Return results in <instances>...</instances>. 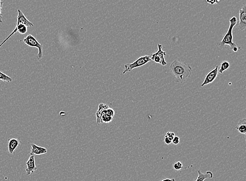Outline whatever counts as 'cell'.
Wrapping results in <instances>:
<instances>
[{"instance_id":"cell-10","label":"cell","mask_w":246,"mask_h":181,"mask_svg":"<svg viewBox=\"0 0 246 181\" xmlns=\"http://www.w3.org/2000/svg\"><path fill=\"white\" fill-rule=\"evenodd\" d=\"M30 154L33 156H39L44 154H47V149L43 147H40L36 145L34 143H32L30 145Z\"/></svg>"},{"instance_id":"cell-20","label":"cell","mask_w":246,"mask_h":181,"mask_svg":"<svg viewBox=\"0 0 246 181\" xmlns=\"http://www.w3.org/2000/svg\"><path fill=\"white\" fill-rule=\"evenodd\" d=\"M175 136H176V135L173 132H167L166 133V135H165V137H169L171 139H172V140Z\"/></svg>"},{"instance_id":"cell-22","label":"cell","mask_w":246,"mask_h":181,"mask_svg":"<svg viewBox=\"0 0 246 181\" xmlns=\"http://www.w3.org/2000/svg\"><path fill=\"white\" fill-rule=\"evenodd\" d=\"M164 141L167 145H170L172 142V139L169 138V137H164Z\"/></svg>"},{"instance_id":"cell-15","label":"cell","mask_w":246,"mask_h":181,"mask_svg":"<svg viewBox=\"0 0 246 181\" xmlns=\"http://www.w3.org/2000/svg\"><path fill=\"white\" fill-rule=\"evenodd\" d=\"M15 29H16L17 32L21 34H25L27 32V27L22 24L16 23Z\"/></svg>"},{"instance_id":"cell-4","label":"cell","mask_w":246,"mask_h":181,"mask_svg":"<svg viewBox=\"0 0 246 181\" xmlns=\"http://www.w3.org/2000/svg\"><path fill=\"white\" fill-rule=\"evenodd\" d=\"M24 44L32 47H36L38 49V53L37 55V59L38 60L42 59L43 57V44L38 42V40L32 36V35H28L23 40Z\"/></svg>"},{"instance_id":"cell-16","label":"cell","mask_w":246,"mask_h":181,"mask_svg":"<svg viewBox=\"0 0 246 181\" xmlns=\"http://www.w3.org/2000/svg\"><path fill=\"white\" fill-rule=\"evenodd\" d=\"M230 67V64L228 61H224L221 63V67L219 70V73L222 74L224 72L227 70Z\"/></svg>"},{"instance_id":"cell-1","label":"cell","mask_w":246,"mask_h":181,"mask_svg":"<svg viewBox=\"0 0 246 181\" xmlns=\"http://www.w3.org/2000/svg\"><path fill=\"white\" fill-rule=\"evenodd\" d=\"M170 70L176 78V82L183 83L190 76L192 68L188 63L175 60L170 65Z\"/></svg>"},{"instance_id":"cell-5","label":"cell","mask_w":246,"mask_h":181,"mask_svg":"<svg viewBox=\"0 0 246 181\" xmlns=\"http://www.w3.org/2000/svg\"><path fill=\"white\" fill-rule=\"evenodd\" d=\"M158 50L157 52L153 53L149 56L151 60H153L156 63H160L161 65L165 66L167 65V62H166L164 59V56H166V53L162 50V45L160 44H158Z\"/></svg>"},{"instance_id":"cell-18","label":"cell","mask_w":246,"mask_h":181,"mask_svg":"<svg viewBox=\"0 0 246 181\" xmlns=\"http://www.w3.org/2000/svg\"><path fill=\"white\" fill-rule=\"evenodd\" d=\"M235 129L242 134L245 135L246 133V126L244 124H237L235 127Z\"/></svg>"},{"instance_id":"cell-6","label":"cell","mask_w":246,"mask_h":181,"mask_svg":"<svg viewBox=\"0 0 246 181\" xmlns=\"http://www.w3.org/2000/svg\"><path fill=\"white\" fill-rule=\"evenodd\" d=\"M218 73H219V66L216 65L214 69L212 70L206 74L201 86L202 87H203L207 84L212 83L217 77Z\"/></svg>"},{"instance_id":"cell-14","label":"cell","mask_w":246,"mask_h":181,"mask_svg":"<svg viewBox=\"0 0 246 181\" xmlns=\"http://www.w3.org/2000/svg\"><path fill=\"white\" fill-rule=\"evenodd\" d=\"M106 108L105 110H104V111L102 113V115H101V122H105V123H108L112 121L113 119V117L110 116L106 112V110L107 109Z\"/></svg>"},{"instance_id":"cell-25","label":"cell","mask_w":246,"mask_h":181,"mask_svg":"<svg viewBox=\"0 0 246 181\" xmlns=\"http://www.w3.org/2000/svg\"><path fill=\"white\" fill-rule=\"evenodd\" d=\"M2 7H0V23H2L3 16L2 14Z\"/></svg>"},{"instance_id":"cell-9","label":"cell","mask_w":246,"mask_h":181,"mask_svg":"<svg viewBox=\"0 0 246 181\" xmlns=\"http://www.w3.org/2000/svg\"><path fill=\"white\" fill-rule=\"evenodd\" d=\"M20 141L16 138H11L8 140L7 151L10 154L13 155L16 149L19 146Z\"/></svg>"},{"instance_id":"cell-17","label":"cell","mask_w":246,"mask_h":181,"mask_svg":"<svg viewBox=\"0 0 246 181\" xmlns=\"http://www.w3.org/2000/svg\"><path fill=\"white\" fill-rule=\"evenodd\" d=\"M0 80H2L4 82H7V83L12 82L13 81L11 77L7 76V74L1 71H0Z\"/></svg>"},{"instance_id":"cell-23","label":"cell","mask_w":246,"mask_h":181,"mask_svg":"<svg viewBox=\"0 0 246 181\" xmlns=\"http://www.w3.org/2000/svg\"><path fill=\"white\" fill-rule=\"evenodd\" d=\"M238 124H244L246 126V118H242L240 119L239 121L238 122ZM245 140H246V133L245 134Z\"/></svg>"},{"instance_id":"cell-13","label":"cell","mask_w":246,"mask_h":181,"mask_svg":"<svg viewBox=\"0 0 246 181\" xmlns=\"http://www.w3.org/2000/svg\"><path fill=\"white\" fill-rule=\"evenodd\" d=\"M108 108L109 107H108V105H107L106 104H100V105H99V109L96 113V121H97V124H100L101 123H102L101 119V115H102L104 110Z\"/></svg>"},{"instance_id":"cell-21","label":"cell","mask_w":246,"mask_h":181,"mask_svg":"<svg viewBox=\"0 0 246 181\" xmlns=\"http://www.w3.org/2000/svg\"><path fill=\"white\" fill-rule=\"evenodd\" d=\"M180 138L176 136L172 140V143H173L174 145H178L179 142H180Z\"/></svg>"},{"instance_id":"cell-24","label":"cell","mask_w":246,"mask_h":181,"mask_svg":"<svg viewBox=\"0 0 246 181\" xmlns=\"http://www.w3.org/2000/svg\"><path fill=\"white\" fill-rule=\"evenodd\" d=\"M220 0H206V2L210 4H217L219 2Z\"/></svg>"},{"instance_id":"cell-11","label":"cell","mask_w":246,"mask_h":181,"mask_svg":"<svg viewBox=\"0 0 246 181\" xmlns=\"http://www.w3.org/2000/svg\"><path fill=\"white\" fill-rule=\"evenodd\" d=\"M17 12H18V15H17V23H16L22 24H24V25L26 26L27 27H28V26L33 27V26H34V24L27 19V18L25 16L24 14L19 9L17 10Z\"/></svg>"},{"instance_id":"cell-3","label":"cell","mask_w":246,"mask_h":181,"mask_svg":"<svg viewBox=\"0 0 246 181\" xmlns=\"http://www.w3.org/2000/svg\"><path fill=\"white\" fill-rule=\"evenodd\" d=\"M151 61L149 56H144L140 57L132 63H127L124 65L125 70L123 72V74H125L128 72L132 71L133 70L137 68L140 67L145 65Z\"/></svg>"},{"instance_id":"cell-19","label":"cell","mask_w":246,"mask_h":181,"mask_svg":"<svg viewBox=\"0 0 246 181\" xmlns=\"http://www.w3.org/2000/svg\"><path fill=\"white\" fill-rule=\"evenodd\" d=\"M173 168L176 170L179 171L180 170L183 168V164L180 162V161H178V162H176L173 164Z\"/></svg>"},{"instance_id":"cell-2","label":"cell","mask_w":246,"mask_h":181,"mask_svg":"<svg viewBox=\"0 0 246 181\" xmlns=\"http://www.w3.org/2000/svg\"><path fill=\"white\" fill-rule=\"evenodd\" d=\"M230 25L226 33L224 35L222 40L217 44V46L221 49L224 48L225 45H228L230 47V49L234 52H237L240 49V47L233 42V30L237 23V18L235 16L231 17L229 19Z\"/></svg>"},{"instance_id":"cell-8","label":"cell","mask_w":246,"mask_h":181,"mask_svg":"<svg viewBox=\"0 0 246 181\" xmlns=\"http://www.w3.org/2000/svg\"><path fill=\"white\" fill-rule=\"evenodd\" d=\"M26 165L27 166L25 170L26 173L28 176H29L32 173H34L37 170V168L36 165L35 156L30 155L26 163Z\"/></svg>"},{"instance_id":"cell-7","label":"cell","mask_w":246,"mask_h":181,"mask_svg":"<svg viewBox=\"0 0 246 181\" xmlns=\"http://www.w3.org/2000/svg\"><path fill=\"white\" fill-rule=\"evenodd\" d=\"M239 22L238 26L240 30H246V2L244 3L242 9L239 12Z\"/></svg>"},{"instance_id":"cell-26","label":"cell","mask_w":246,"mask_h":181,"mask_svg":"<svg viewBox=\"0 0 246 181\" xmlns=\"http://www.w3.org/2000/svg\"><path fill=\"white\" fill-rule=\"evenodd\" d=\"M160 181H175V179H173V178H172V179L165 178V179H163V180H162Z\"/></svg>"},{"instance_id":"cell-12","label":"cell","mask_w":246,"mask_h":181,"mask_svg":"<svg viewBox=\"0 0 246 181\" xmlns=\"http://www.w3.org/2000/svg\"><path fill=\"white\" fill-rule=\"evenodd\" d=\"M198 177L194 181H204L206 179H211L213 177V173L210 171H208L204 173L200 170H197Z\"/></svg>"}]
</instances>
